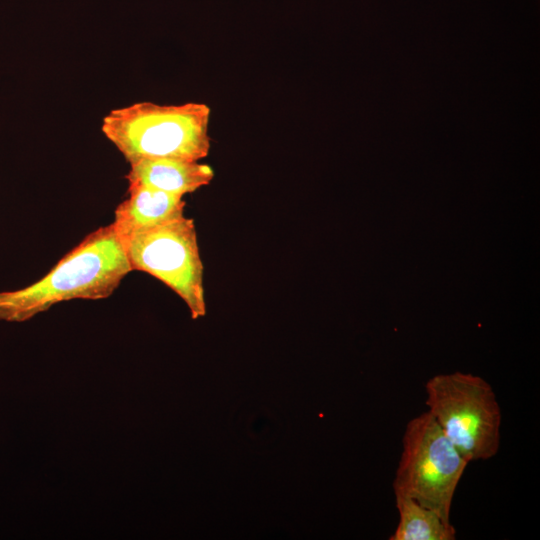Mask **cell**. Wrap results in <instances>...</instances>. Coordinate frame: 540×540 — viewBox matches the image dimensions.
Segmentation results:
<instances>
[{
  "label": "cell",
  "mask_w": 540,
  "mask_h": 540,
  "mask_svg": "<svg viewBox=\"0 0 540 540\" xmlns=\"http://www.w3.org/2000/svg\"><path fill=\"white\" fill-rule=\"evenodd\" d=\"M132 271L112 223L89 233L36 282L0 291V320L21 322L72 299L108 298Z\"/></svg>",
  "instance_id": "obj_1"
},
{
  "label": "cell",
  "mask_w": 540,
  "mask_h": 540,
  "mask_svg": "<svg viewBox=\"0 0 540 540\" xmlns=\"http://www.w3.org/2000/svg\"><path fill=\"white\" fill-rule=\"evenodd\" d=\"M208 105L149 101L115 108L102 119L101 131L128 163L140 159L199 161L211 146Z\"/></svg>",
  "instance_id": "obj_2"
},
{
  "label": "cell",
  "mask_w": 540,
  "mask_h": 540,
  "mask_svg": "<svg viewBox=\"0 0 540 540\" xmlns=\"http://www.w3.org/2000/svg\"><path fill=\"white\" fill-rule=\"evenodd\" d=\"M120 239L132 271L145 272L173 290L192 319L206 315L204 268L193 219L183 216Z\"/></svg>",
  "instance_id": "obj_5"
},
{
  "label": "cell",
  "mask_w": 540,
  "mask_h": 540,
  "mask_svg": "<svg viewBox=\"0 0 540 540\" xmlns=\"http://www.w3.org/2000/svg\"><path fill=\"white\" fill-rule=\"evenodd\" d=\"M425 391L428 412L468 463L498 453L501 409L485 379L462 372L439 374L425 383Z\"/></svg>",
  "instance_id": "obj_3"
},
{
  "label": "cell",
  "mask_w": 540,
  "mask_h": 540,
  "mask_svg": "<svg viewBox=\"0 0 540 540\" xmlns=\"http://www.w3.org/2000/svg\"><path fill=\"white\" fill-rule=\"evenodd\" d=\"M402 444L394 492L409 496L450 523L453 497L469 463L428 411L406 424Z\"/></svg>",
  "instance_id": "obj_4"
},
{
  "label": "cell",
  "mask_w": 540,
  "mask_h": 540,
  "mask_svg": "<svg viewBox=\"0 0 540 540\" xmlns=\"http://www.w3.org/2000/svg\"><path fill=\"white\" fill-rule=\"evenodd\" d=\"M185 205L183 196L128 186V197L115 209L112 225L119 236L153 228L182 218Z\"/></svg>",
  "instance_id": "obj_6"
},
{
  "label": "cell",
  "mask_w": 540,
  "mask_h": 540,
  "mask_svg": "<svg viewBox=\"0 0 540 540\" xmlns=\"http://www.w3.org/2000/svg\"><path fill=\"white\" fill-rule=\"evenodd\" d=\"M125 178L128 186H147L184 196L208 185L213 169L199 161L177 159H140L129 163Z\"/></svg>",
  "instance_id": "obj_7"
},
{
  "label": "cell",
  "mask_w": 540,
  "mask_h": 540,
  "mask_svg": "<svg viewBox=\"0 0 540 540\" xmlns=\"http://www.w3.org/2000/svg\"><path fill=\"white\" fill-rule=\"evenodd\" d=\"M399 521L390 540H454L456 530L436 512L414 499L394 492Z\"/></svg>",
  "instance_id": "obj_8"
}]
</instances>
